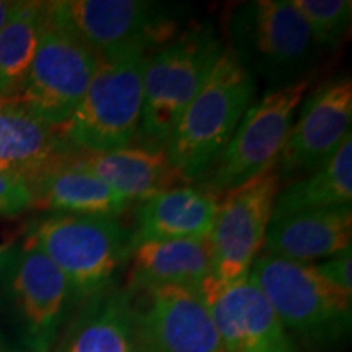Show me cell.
<instances>
[{
  "label": "cell",
  "instance_id": "obj_19",
  "mask_svg": "<svg viewBox=\"0 0 352 352\" xmlns=\"http://www.w3.org/2000/svg\"><path fill=\"white\" fill-rule=\"evenodd\" d=\"M59 352H139L131 290L109 285L82 302Z\"/></svg>",
  "mask_w": 352,
  "mask_h": 352
},
{
  "label": "cell",
  "instance_id": "obj_26",
  "mask_svg": "<svg viewBox=\"0 0 352 352\" xmlns=\"http://www.w3.org/2000/svg\"><path fill=\"white\" fill-rule=\"evenodd\" d=\"M316 270L324 279L340 287L344 292L352 296V254L351 248L344 252L336 253L334 256L328 258L327 261L316 266Z\"/></svg>",
  "mask_w": 352,
  "mask_h": 352
},
{
  "label": "cell",
  "instance_id": "obj_10",
  "mask_svg": "<svg viewBox=\"0 0 352 352\" xmlns=\"http://www.w3.org/2000/svg\"><path fill=\"white\" fill-rule=\"evenodd\" d=\"M98 56L44 16L38 50L16 101L46 124L60 127L76 111Z\"/></svg>",
  "mask_w": 352,
  "mask_h": 352
},
{
  "label": "cell",
  "instance_id": "obj_14",
  "mask_svg": "<svg viewBox=\"0 0 352 352\" xmlns=\"http://www.w3.org/2000/svg\"><path fill=\"white\" fill-rule=\"evenodd\" d=\"M197 292L208 305L223 352H300L250 274L233 283L210 276Z\"/></svg>",
  "mask_w": 352,
  "mask_h": 352
},
{
  "label": "cell",
  "instance_id": "obj_13",
  "mask_svg": "<svg viewBox=\"0 0 352 352\" xmlns=\"http://www.w3.org/2000/svg\"><path fill=\"white\" fill-rule=\"evenodd\" d=\"M139 352H223L197 289L131 290Z\"/></svg>",
  "mask_w": 352,
  "mask_h": 352
},
{
  "label": "cell",
  "instance_id": "obj_30",
  "mask_svg": "<svg viewBox=\"0 0 352 352\" xmlns=\"http://www.w3.org/2000/svg\"><path fill=\"white\" fill-rule=\"evenodd\" d=\"M3 101H8V100H3V98H0V104H2V103H3Z\"/></svg>",
  "mask_w": 352,
  "mask_h": 352
},
{
  "label": "cell",
  "instance_id": "obj_21",
  "mask_svg": "<svg viewBox=\"0 0 352 352\" xmlns=\"http://www.w3.org/2000/svg\"><path fill=\"white\" fill-rule=\"evenodd\" d=\"M127 289L164 285L197 289L212 276V250L208 239L145 241L131 252Z\"/></svg>",
  "mask_w": 352,
  "mask_h": 352
},
{
  "label": "cell",
  "instance_id": "obj_1",
  "mask_svg": "<svg viewBox=\"0 0 352 352\" xmlns=\"http://www.w3.org/2000/svg\"><path fill=\"white\" fill-rule=\"evenodd\" d=\"M250 277L297 346L334 351L351 334L352 296L324 279L315 264L259 253Z\"/></svg>",
  "mask_w": 352,
  "mask_h": 352
},
{
  "label": "cell",
  "instance_id": "obj_5",
  "mask_svg": "<svg viewBox=\"0 0 352 352\" xmlns=\"http://www.w3.org/2000/svg\"><path fill=\"white\" fill-rule=\"evenodd\" d=\"M228 50L271 90L305 80L323 50L290 0L239 3L228 19Z\"/></svg>",
  "mask_w": 352,
  "mask_h": 352
},
{
  "label": "cell",
  "instance_id": "obj_18",
  "mask_svg": "<svg viewBox=\"0 0 352 352\" xmlns=\"http://www.w3.org/2000/svg\"><path fill=\"white\" fill-rule=\"evenodd\" d=\"M72 158L129 202H142L182 182L165 148L131 144L107 152L74 151Z\"/></svg>",
  "mask_w": 352,
  "mask_h": 352
},
{
  "label": "cell",
  "instance_id": "obj_25",
  "mask_svg": "<svg viewBox=\"0 0 352 352\" xmlns=\"http://www.w3.org/2000/svg\"><path fill=\"white\" fill-rule=\"evenodd\" d=\"M33 204L28 183L12 175L0 173V217H16Z\"/></svg>",
  "mask_w": 352,
  "mask_h": 352
},
{
  "label": "cell",
  "instance_id": "obj_27",
  "mask_svg": "<svg viewBox=\"0 0 352 352\" xmlns=\"http://www.w3.org/2000/svg\"><path fill=\"white\" fill-rule=\"evenodd\" d=\"M13 3L15 2H7V0H0V30L3 28V25L7 23L8 15H10Z\"/></svg>",
  "mask_w": 352,
  "mask_h": 352
},
{
  "label": "cell",
  "instance_id": "obj_7",
  "mask_svg": "<svg viewBox=\"0 0 352 352\" xmlns=\"http://www.w3.org/2000/svg\"><path fill=\"white\" fill-rule=\"evenodd\" d=\"M76 307L59 267L25 239L0 253V315L28 352H51Z\"/></svg>",
  "mask_w": 352,
  "mask_h": 352
},
{
  "label": "cell",
  "instance_id": "obj_24",
  "mask_svg": "<svg viewBox=\"0 0 352 352\" xmlns=\"http://www.w3.org/2000/svg\"><path fill=\"white\" fill-rule=\"evenodd\" d=\"M310 28L321 50H334L344 41L352 21L351 0H290Z\"/></svg>",
  "mask_w": 352,
  "mask_h": 352
},
{
  "label": "cell",
  "instance_id": "obj_12",
  "mask_svg": "<svg viewBox=\"0 0 352 352\" xmlns=\"http://www.w3.org/2000/svg\"><path fill=\"white\" fill-rule=\"evenodd\" d=\"M298 116L277 158L280 183H292L318 168L351 134L352 82L340 76L323 82L302 100Z\"/></svg>",
  "mask_w": 352,
  "mask_h": 352
},
{
  "label": "cell",
  "instance_id": "obj_15",
  "mask_svg": "<svg viewBox=\"0 0 352 352\" xmlns=\"http://www.w3.org/2000/svg\"><path fill=\"white\" fill-rule=\"evenodd\" d=\"M219 209V196L204 188L173 186L139 202L131 246L145 241L208 239Z\"/></svg>",
  "mask_w": 352,
  "mask_h": 352
},
{
  "label": "cell",
  "instance_id": "obj_29",
  "mask_svg": "<svg viewBox=\"0 0 352 352\" xmlns=\"http://www.w3.org/2000/svg\"><path fill=\"white\" fill-rule=\"evenodd\" d=\"M3 248H6V246H0V253H2V252H3Z\"/></svg>",
  "mask_w": 352,
  "mask_h": 352
},
{
  "label": "cell",
  "instance_id": "obj_11",
  "mask_svg": "<svg viewBox=\"0 0 352 352\" xmlns=\"http://www.w3.org/2000/svg\"><path fill=\"white\" fill-rule=\"evenodd\" d=\"M280 179L274 168L223 195L209 235L212 277L233 283L250 274L261 253Z\"/></svg>",
  "mask_w": 352,
  "mask_h": 352
},
{
  "label": "cell",
  "instance_id": "obj_20",
  "mask_svg": "<svg viewBox=\"0 0 352 352\" xmlns=\"http://www.w3.org/2000/svg\"><path fill=\"white\" fill-rule=\"evenodd\" d=\"M74 151L59 127L46 122L21 107L16 100L0 104V173L32 183L57 158Z\"/></svg>",
  "mask_w": 352,
  "mask_h": 352
},
{
  "label": "cell",
  "instance_id": "obj_2",
  "mask_svg": "<svg viewBox=\"0 0 352 352\" xmlns=\"http://www.w3.org/2000/svg\"><path fill=\"white\" fill-rule=\"evenodd\" d=\"M254 94L256 78L223 47L165 145L166 158L182 182L201 183L206 178L253 103Z\"/></svg>",
  "mask_w": 352,
  "mask_h": 352
},
{
  "label": "cell",
  "instance_id": "obj_22",
  "mask_svg": "<svg viewBox=\"0 0 352 352\" xmlns=\"http://www.w3.org/2000/svg\"><path fill=\"white\" fill-rule=\"evenodd\" d=\"M346 206H352L351 134L323 165L277 192L272 217Z\"/></svg>",
  "mask_w": 352,
  "mask_h": 352
},
{
  "label": "cell",
  "instance_id": "obj_3",
  "mask_svg": "<svg viewBox=\"0 0 352 352\" xmlns=\"http://www.w3.org/2000/svg\"><path fill=\"white\" fill-rule=\"evenodd\" d=\"M152 50L142 44L98 54L85 95L60 135L74 151L107 152L131 145L142 113L144 70Z\"/></svg>",
  "mask_w": 352,
  "mask_h": 352
},
{
  "label": "cell",
  "instance_id": "obj_16",
  "mask_svg": "<svg viewBox=\"0 0 352 352\" xmlns=\"http://www.w3.org/2000/svg\"><path fill=\"white\" fill-rule=\"evenodd\" d=\"M70 151L28 184L32 208L47 212L120 217L131 202L77 165Z\"/></svg>",
  "mask_w": 352,
  "mask_h": 352
},
{
  "label": "cell",
  "instance_id": "obj_28",
  "mask_svg": "<svg viewBox=\"0 0 352 352\" xmlns=\"http://www.w3.org/2000/svg\"><path fill=\"white\" fill-rule=\"evenodd\" d=\"M0 352H12V351H8V347H7L6 341H3L2 336H0Z\"/></svg>",
  "mask_w": 352,
  "mask_h": 352
},
{
  "label": "cell",
  "instance_id": "obj_6",
  "mask_svg": "<svg viewBox=\"0 0 352 352\" xmlns=\"http://www.w3.org/2000/svg\"><path fill=\"white\" fill-rule=\"evenodd\" d=\"M26 239L59 267L76 305L113 285L132 252L131 232L107 215L51 212L30 223Z\"/></svg>",
  "mask_w": 352,
  "mask_h": 352
},
{
  "label": "cell",
  "instance_id": "obj_17",
  "mask_svg": "<svg viewBox=\"0 0 352 352\" xmlns=\"http://www.w3.org/2000/svg\"><path fill=\"white\" fill-rule=\"evenodd\" d=\"M352 206L303 210L272 217L266 232V253L310 263L351 248Z\"/></svg>",
  "mask_w": 352,
  "mask_h": 352
},
{
  "label": "cell",
  "instance_id": "obj_8",
  "mask_svg": "<svg viewBox=\"0 0 352 352\" xmlns=\"http://www.w3.org/2000/svg\"><path fill=\"white\" fill-rule=\"evenodd\" d=\"M310 82L270 90L253 101L201 186L223 196L274 168Z\"/></svg>",
  "mask_w": 352,
  "mask_h": 352
},
{
  "label": "cell",
  "instance_id": "obj_4",
  "mask_svg": "<svg viewBox=\"0 0 352 352\" xmlns=\"http://www.w3.org/2000/svg\"><path fill=\"white\" fill-rule=\"evenodd\" d=\"M223 46L209 23H192L147 56L138 142L165 148L188 104L208 80Z\"/></svg>",
  "mask_w": 352,
  "mask_h": 352
},
{
  "label": "cell",
  "instance_id": "obj_23",
  "mask_svg": "<svg viewBox=\"0 0 352 352\" xmlns=\"http://www.w3.org/2000/svg\"><path fill=\"white\" fill-rule=\"evenodd\" d=\"M46 2H15L0 30V98L16 100L36 54Z\"/></svg>",
  "mask_w": 352,
  "mask_h": 352
},
{
  "label": "cell",
  "instance_id": "obj_9",
  "mask_svg": "<svg viewBox=\"0 0 352 352\" xmlns=\"http://www.w3.org/2000/svg\"><path fill=\"white\" fill-rule=\"evenodd\" d=\"M46 16L96 56L135 44L155 50L178 30L176 8L148 0H57L46 2Z\"/></svg>",
  "mask_w": 352,
  "mask_h": 352
}]
</instances>
